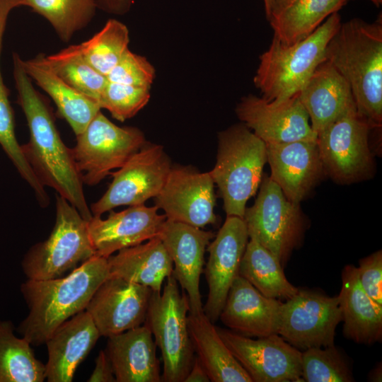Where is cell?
Wrapping results in <instances>:
<instances>
[{
	"instance_id": "29",
	"label": "cell",
	"mask_w": 382,
	"mask_h": 382,
	"mask_svg": "<svg viewBox=\"0 0 382 382\" xmlns=\"http://www.w3.org/2000/svg\"><path fill=\"white\" fill-rule=\"evenodd\" d=\"M346 4L345 0H284L267 21L274 37L291 45L310 35Z\"/></svg>"
},
{
	"instance_id": "31",
	"label": "cell",
	"mask_w": 382,
	"mask_h": 382,
	"mask_svg": "<svg viewBox=\"0 0 382 382\" xmlns=\"http://www.w3.org/2000/svg\"><path fill=\"white\" fill-rule=\"evenodd\" d=\"M45 364L38 360L31 344L18 337L10 320H0V382H43Z\"/></svg>"
},
{
	"instance_id": "41",
	"label": "cell",
	"mask_w": 382,
	"mask_h": 382,
	"mask_svg": "<svg viewBox=\"0 0 382 382\" xmlns=\"http://www.w3.org/2000/svg\"><path fill=\"white\" fill-rule=\"evenodd\" d=\"M98 7L107 13L115 15H124L127 13L133 0H93Z\"/></svg>"
},
{
	"instance_id": "7",
	"label": "cell",
	"mask_w": 382,
	"mask_h": 382,
	"mask_svg": "<svg viewBox=\"0 0 382 382\" xmlns=\"http://www.w3.org/2000/svg\"><path fill=\"white\" fill-rule=\"evenodd\" d=\"M93 255L88 221L58 195L55 223L49 237L28 250L21 266L29 279H53L64 276Z\"/></svg>"
},
{
	"instance_id": "28",
	"label": "cell",
	"mask_w": 382,
	"mask_h": 382,
	"mask_svg": "<svg viewBox=\"0 0 382 382\" xmlns=\"http://www.w3.org/2000/svg\"><path fill=\"white\" fill-rule=\"evenodd\" d=\"M190 337L197 358L212 382H253L204 312L188 313Z\"/></svg>"
},
{
	"instance_id": "11",
	"label": "cell",
	"mask_w": 382,
	"mask_h": 382,
	"mask_svg": "<svg viewBox=\"0 0 382 382\" xmlns=\"http://www.w3.org/2000/svg\"><path fill=\"white\" fill-rule=\"evenodd\" d=\"M171 167L163 146L146 142L122 167L110 173L112 180L108 188L90 207L93 216H101L120 206L144 204L160 192Z\"/></svg>"
},
{
	"instance_id": "14",
	"label": "cell",
	"mask_w": 382,
	"mask_h": 382,
	"mask_svg": "<svg viewBox=\"0 0 382 382\" xmlns=\"http://www.w3.org/2000/svg\"><path fill=\"white\" fill-rule=\"evenodd\" d=\"M155 198V206L166 219L203 228L214 224L216 196L209 172L187 166L171 167L166 183Z\"/></svg>"
},
{
	"instance_id": "24",
	"label": "cell",
	"mask_w": 382,
	"mask_h": 382,
	"mask_svg": "<svg viewBox=\"0 0 382 382\" xmlns=\"http://www.w3.org/2000/svg\"><path fill=\"white\" fill-rule=\"evenodd\" d=\"M156 345L146 324L108 337L105 352L117 382H160Z\"/></svg>"
},
{
	"instance_id": "40",
	"label": "cell",
	"mask_w": 382,
	"mask_h": 382,
	"mask_svg": "<svg viewBox=\"0 0 382 382\" xmlns=\"http://www.w3.org/2000/svg\"><path fill=\"white\" fill-rule=\"evenodd\" d=\"M88 382L116 381L110 361L105 352L101 350L96 359L95 368L88 379Z\"/></svg>"
},
{
	"instance_id": "38",
	"label": "cell",
	"mask_w": 382,
	"mask_h": 382,
	"mask_svg": "<svg viewBox=\"0 0 382 382\" xmlns=\"http://www.w3.org/2000/svg\"><path fill=\"white\" fill-rule=\"evenodd\" d=\"M106 77L110 82L150 88L155 70L145 57L128 49Z\"/></svg>"
},
{
	"instance_id": "9",
	"label": "cell",
	"mask_w": 382,
	"mask_h": 382,
	"mask_svg": "<svg viewBox=\"0 0 382 382\" xmlns=\"http://www.w3.org/2000/svg\"><path fill=\"white\" fill-rule=\"evenodd\" d=\"M76 137L74 161L83 183L89 186L122 167L146 143L139 129L117 126L101 111Z\"/></svg>"
},
{
	"instance_id": "13",
	"label": "cell",
	"mask_w": 382,
	"mask_h": 382,
	"mask_svg": "<svg viewBox=\"0 0 382 382\" xmlns=\"http://www.w3.org/2000/svg\"><path fill=\"white\" fill-rule=\"evenodd\" d=\"M216 329L252 381H303L302 352L278 334L253 340L226 329Z\"/></svg>"
},
{
	"instance_id": "32",
	"label": "cell",
	"mask_w": 382,
	"mask_h": 382,
	"mask_svg": "<svg viewBox=\"0 0 382 382\" xmlns=\"http://www.w3.org/2000/svg\"><path fill=\"white\" fill-rule=\"evenodd\" d=\"M38 55L64 82L99 104L108 79L86 60L79 45H70L54 54Z\"/></svg>"
},
{
	"instance_id": "19",
	"label": "cell",
	"mask_w": 382,
	"mask_h": 382,
	"mask_svg": "<svg viewBox=\"0 0 382 382\" xmlns=\"http://www.w3.org/2000/svg\"><path fill=\"white\" fill-rule=\"evenodd\" d=\"M156 206H130L122 211L112 210L106 219L93 216L88 231L95 255L108 258L122 249L137 245L158 236L166 219Z\"/></svg>"
},
{
	"instance_id": "44",
	"label": "cell",
	"mask_w": 382,
	"mask_h": 382,
	"mask_svg": "<svg viewBox=\"0 0 382 382\" xmlns=\"http://www.w3.org/2000/svg\"><path fill=\"white\" fill-rule=\"evenodd\" d=\"M371 379L374 381H381V368L378 367L371 373Z\"/></svg>"
},
{
	"instance_id": "17",
	"label": "cell",
	"mask_w": 382,
	"mask_h": 382,
	"mask_svg": "<svg viewBox=\"0 0 382 382\" xmlns=\"http://www.w3.org/2000/svg\"><path fill=\"white\" fill-rule=\"evenodd\" d=\"M248 238L244 219L228 216L207 246L209 259L204 274L209 291L203 311L213 323L219 320L230 287L239 274Z\"/></svg>"
},
{
	"instance_id": "22",
	"label": "cell",
	"mask_w": 382,
	"mask_h": 382,
	"mask_svg": "<svg viewBox=\"0 0 382 382\" xmlns=\"http://www.w3.org/2000/svg\"><path fill=\"white\" fill-rule=\"evenodd\" d=\"M100 335L91 317L83 311L61 324L45 344L47 349L45 376L49 382H71L79 365Z\"/></svg>"
},
{
	"instance_id": "8",
	"label": "cell",
	"mask_w": 382,
	"mask_h": 382,
	"mask_svg": "<svg viewBox=\"0 0 382 382\" xmlns=\"http://www.w3.org/2000/svg\"><path fill=\"white\" fill-rule=\"evenodd\" d=\"M255 203L243 216L249 237L270 250L284 267L306 228L300 204L289 200L270 176L263 175Z\"/></svg>"
},
{
	"instance_id": "35",
	"label": "cell",
	"mask_w": 382,
	"mask_h": 382,
	"mask_svg": "<svg viewBox=\"0 0 382 382\" xmlns=\"http://www.w3.org/2000/svg\"><path fill=\"white\" fill-rule=\"evenodd\" d=\"M24 6L23 0H0V146L15 168H22L27 162L21 145L16 137L13 112L9 101V91L1 71V53L8 16L11 11Z\"/></svg>"
},
{
	"instance_id": "5",
	"label": "cell",
	"mask_w": 382,
	"mask_h": 382,
	"mask_svg": "<svg viewBox=\"0 0 382 382\" xmlns=\"http://www.w3.org/2000/svg\"><path fill=\"white\" fill-rule=\"evenodd\" d=\"M266 163L265 142L244 124L219 134L216 161L209 173L227 216L243 219L246 203L259 187Z\"/></svg>"
},
{
	"instance_id": "42",
	"label": "cell",
	"mask_w": 382,
	"mask_h": 382,
	"mask_svg": "<svg viewBox=\"0 0 382 382\" xmlns=\"http://www.w3.org/2000/svg\"><path fill=\"white\" fill-rule=\"evenodd\" d=\"M209 378L199 361L195 357L192 367L185 377L184 382H209Z\"/></svg>"
},
{
	"instance_id": "21",
	"label": "cell",
	"mask_w": 382,
	"mask_h": 382,
	"mask_svg": "<svg viewBox=\"0 0 382 382\" xmlns=\"http://www.w3.org/2000/svg\"><path fill=\"white\" fill-rule=\"evenodd\" d=\"M282 302L262 294L239 274L233 282L220 313L221 322L246 337L278 333Z\"/></svg>"
},
{
	"instance_id": "30",
	"label": "cell",
	"mask_w": 382,
	"mask_h": 382,
	"mask_svg": "<svg viewBox=\"0 0 382 382\" xmlns=\"http://www.w3.org/2000/svg\"><path fill=\"white\" fill-rule=\"evenodd\" d=\"M238 274L264 296L287 300L299 289L286 279L279 260L255 238L249 237Z\"/></svg>"
},
{
	"instance_id": "45",
	"label": "cell",
	"mask_w": 382,
	"mask_h": 382,
	"mask_svg": "<svg viewBox=\"0 0 382 382\" xmlns=\"http://www.w3.org/2000/svg\"><path fill=\"white\" fill-rule=\"evenodd\" d=\"M347 2L349 0H345ZM372 4H374L376 6L379 7L382 4V0H369Z\"/></svg>"
},
{
	"instance_id": "37",
	"label": "cell",
	"mask_w": 382,
	"mask_h": 382,
	"mask_svg": "<svg viewBox=\"0 0 382 382\" xmlns=\"http://www.w3.org/2000/svg\"><path fill=\"white\" fill-rule=\"evenodd\" d=\"M150 88L108 81L99 100L113 118L124 122L134 117L149 102Z\"/></svg>"
},
{
	"instance_id": "15",
	"label": "cell",
	"mask_w": 382,
	"mask_h": 382,
	"mask_svg": "<svg viewBox=\"0 0 382 382\" xmlns=\"http://www.w3.org/2000/svg\"><path fill=\"white\" fill-rule=\"evenodd\" d=\"M236 112L265 144L317 140L298 95L279 103L248 95L238 103Z\"/></svg>"
},
{
	"instance_id": "4",
	"label": "cell",
	"mask_w": 382,
	"mask_h": 382,
	"mask_svg": "<svg viewBox=\"0 0 382 382\" xmlns=\"http://www.w3.org/2000/svg\"><path fill=\"white\" fill-rule=\"evenodd\" d=\"M339 12L331 14L307 37L286 45L273 37L260 57L254 84L268 102L297 96L317 66L325 60L326 47L341 25Z\"/></svg>"
},
{
	"instance_id": "12",
	"label": "cell",
	"mask_w": 382,
	"mask_h": 382,
	"mask_svg": "<svg viewBox=\"0 0 382 382\" xmlns=\"http://www.w3.org/2000/svg\"><path fill=\"white\" fill-rule=\"evenodd\" d=\"M342 321L338 296L300 290L281 304L278 335L296 348L334 345L335 330Z\"/></svg>"
},
{
	"instance_id": "27",
	"label": "cell",
	"mask_w": 382,
	"mask_h": 382,
	"mask_svg": "<svg viewBox=\"0 0 382 382\" xmlns=\"http://www.w3.org/2000/svg\"><path fill=\"white\" fill-rule=\"evenodd\" d=\"M21 64L32 81L54 101L59 115L69 124L75 135L82 132L101 110L99 104L75 90L40 59L39 55Z\"/></svg>"
},
{
	"instance_id": "39",
	"label": "cell",
	"mask_w": 382,
	"mask_h": 382,
	"mask_svg": "<svg viewBox=\"0 0 382 382\" xmlns=\"http://www.w3.org/2000/svg\"><path fill=\"white\" fill-rule=\"evenodd\" d=\"M357 268L359 282L368 296L382 305V253L378 250L361 259Z\"/></svg>"
},
{
	"instance_id": "1",
	"label": "cell",
	"mask_w": 382,
	"mask_h": 382,
	"mask_svg": "<svg viewBox=\"0 0 382 382\" xmlns=\"http://www.w3.org/2000/svg\"><path fill=\"white\" fill-rule=\"evenodd\" d=\"M13 57L18 103L25 115L30 134L29 141L21 145L24 156L43 187L54 189L89 221L93 215L85 198L83 183L72 149L62 141L52 109L23 69L21 57L16 53Z\"/></svg>"
},
{
	"instance_id": "23",
	"label": "cell",
	"mask_w": 382,
	"mask_h": 382,
	"mask_svg": "<svg viewBox=\"0 0 382 382\" xmlns=\"http://www.w3.org/2000/svg\"><path fill=\"white\" fill-rule=\"evenodd\" d=\"M316 134L348 111L356 108L347 81L325 59L298 94Z\"/></svg>"
},
{
	"instance_id": "6",
	"label": "cell",
	"mask_w": 382,
	"mask_h": 382,
	"mask_svg": "<svg viewBox=\"0 0 382 382\" xmlns=\"http://www.w3.org/2000/svg\"><path fill=\"white\" fill-rule=\"evenodd\" d=\"M166 280L162 292L152 291L145 324L161 351L162 381L184 382L195 357L187 325L190 303L172 274Z\"/></svg>"
},
{
	"instance_id": "3",
	"label": "cell",
	"mask_w": 382,
	"mask_h": 382,
	"mask_svg": "<svg viewBox=\"0 0 382 382\" xmlns=\"http://www.w3.org/2000/svg\"><path fill=\"white\" fill-rule=\"evenodd\" d=\"M325 59L348 83L358 113L372 128L382 124V18L342 23L330 40Z\"/></svg>"
},
{
	"instance_id": "16",
	"label": "cell",
	"mask_w": 382,
	"mask_h": 382,
	"mask_svg": "<svg viewBox=\"0 0 382 382\" xmlns=\"http://www.w3.org/2000/svg\"><path fill=\"white\" fill-rule=\"evenodd\" d=\"M151 294L147 286L110 275L95 291L85 311L100 336L108 337L145 322Z\"/></svg>"
},
{
	"instance_id": "25",
	"label": "cell",
	"mask_w": 382,
	"mask_h": 382,
	"mask_svg": "<svg viewBox=\"0 0 382 382\" xmlns=\"http://www.w3.org/2000/svg\"><path fill=\"white\" fill-rule=\"evenodd\" d=\"M337 296L344 321V335L361 344L371 345L380 341L382 337V305L364 291L355 266L344 267L342 288Z\"/></svg>"
},
{
	"instance_id": "26",
	"label": "cell",
	"mask_w": 382,
	"mask_h": 382,
	"mask_svg": "<svg viewBox=\"0 0 382 382\" xmlns=\"http://www.w3.org/2000/svg\"><path fill=\"white\" fill-rule=\"evenodd\" d=\"M110 274L127 281L161 291L162 285L173 273V261L158 237L122 249L108 258Z\"/></svg>"
},
{
	"instance_id": "43",
	"label": "cell",
	"mask_w": 382,
	"mask_h": 382,
	"mask_svg": "<svg viewBox=\"0 0 382 382\" xmlns=\"http://www.w3.org/2000/svg\"><path fill=\"white\" fill-rule=\"evenodd\" d=\"M267 19L284 0H263Z\"/></svg>"
},
{
	"instance_id": "36",
	"label": "cell",
	"mask_w": 382,
	"mask_h": 382,
	"mask_svg": "<svg viewBox=\"0 0 382 382\" xmlns=\"http://www.w3.org/2000/svg\"><path fill=\"white\" fill-rule=\"evenodd\" d=\"M301 378L308 382H350L352 371L335 346L311 347L301 354Z\"/></svg>"
},
{
	"instance_id": "34",
	"label": "cell",
	"mask_w": 382,
	"mask_h": 382,
	"mask_svg": "<svg viewBox=\"0 0 382 382\" xmlns=\"http://www.w3.org/2000/svg\"><path fill=\"white\" fill-rule=\"evenodd\" d=\"M129 42L127 27L117 20L110 19L100 30L79 45L86 60L106 76L129 49Z\"/></svg>"
},
{
	"instance_id": "2",
	"label": "cell",
	"mask_w": 382,
	"mask_h": 382,
	"mask_svg": "<svg viewBox=\"0 0 382 382\" xmlns=\"http://www.w3.org/2000/svg\"><path fill=\"white\" fill-rule=\"evenodd\" d=\"M110 276L108 259L93 255L67 275L35 280L28 279L21 292L29 313L17 331L31 345L45 344L64 322L85 311L100 285Z\"/></svg>"
},
{
	"instance_id": "18",
	"label": "cell",
	"mask_w": 382,
	"mask_h": 382,
	"mask_svg": "<svg viewBox=\"0 0 382 382\" xmlns=\"http://www.w3.org/2000/svg\"><path fill=\"white\" fill-rule=\"evenodd\" d=\"M157 236L173 261L172 275L187 293L189 313L204 312L199 279L204 264V253L214 234L201 228L166 219Z\"/></svg>"
},
{
	"instance_id": "10",
	"label": "cell",
	"mask_w": 382,
	"mask_h": 382,
	"mask_svg": "<svg viewBox=\"0 0 382 382\" xmlns=\"http://www.w3.org/2000/svg\"><path fill=\"white\" fill-rule=\"evenodd\" d=\"M373 129L352 109L317 134V145L325 173L339 183L367 178L374 161L369 145Z\"/></svg>"
},
{
	"instance_id": "20",
	"label": "cell",
	"mask_w": 382,
	"mask_h": 382,
	"mask_svg": "<svg viewBox=\"0 0 382 382\" xmlns=\"http://www.w3.org/2000/svg\"><path fill=\"white\" fill-rule=\"evenodd\" d=\"M265 145L270 178L289 200L300 204L325 173L317 142L296 141Z\"/></svg>"
},
{
	"instance_id": "33",
	"label": "cell",
	"mask_w": 382,
	"mask_h": 382,
	"mask_svg": "<svg viewBox=\"0 0 382 382\" xmlns=\"http://www.w3.org/2000/svg\"><path fill=\"white\" fill-rule=\"evenodd\" d=\"M24 6L45 18L59 37L69 41L93 19L98 8L93 0H23Z\"/></svg>"
}]
</instances>
